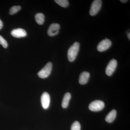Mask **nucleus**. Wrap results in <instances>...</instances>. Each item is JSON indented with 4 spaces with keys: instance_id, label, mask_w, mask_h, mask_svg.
Listing matches in <instances>:
<instances>
[{
    "instance_id": "f257e3e1",
    "label": "nucleus",
    "mask_w": 130,
    "mask_h": 130,
    "mask_svg": "<svg viewBox=\"0 0 130 130\" xmlns=\"http://www.w3.org/2000/svg\"><path fill=\"white\" fill-rule=\"evenodd\" d=\"M79 49V43L76 42L70 47L68 51L67 56L68 60L73 62L76 58Z\"/></svg>"
},
{
    "instance_id": "f03ea898",
    "label": "nucleus",
    "mask_w": 130,
    "mask_h": 130,
    "mask_svg": "<svg viewBox=\"0 0 130 130\" xmlns=\"http://www.w3.org/2000/svg\"><path fill=\"white\" fill-rule=\"evenodd\" d=\"M53 64L51 62H48L38 73V76L42 78H46L50 75L52 71Z\"/></svg>"
},
{
    "instance_id": "7ed1b4c3",
    "label": "nucleus",
    "mask_w": 130,
    "mask_h": 130,
    "mask_svg": "<svg viewBox=\"0 0 130 130\" xmlns=\"http://www.w3.org/2000/svg\"><path fill=\"white\" fill-rule=\"evenodd\" d=\"M105 107L103 102L100 100L94 101L89 105V109L92 111L97 112L101 111Z\"/></svg>"
},
{
    "instance_id": "20e7f679",
    "label": "nucleus",
    "mask_w": 130,
    "mask_h": 130,
    "mask_svg": "<svg viewBox=\"0 0 130 130\" xmlns=\"http://www.w3.org/2000/svg\"><path fill=\"white\" fill-rule=\"evenodd\" d=\"M102 5V1L95 0L93 1L90 10V14L92 16H95L101 9Z\"/></svg>"
},
{
    "instance_id": "39448f33",
    "label": "nucleus",
    "mask_w": 130,
    "mask_h": 130,
    "mask_svg": "<svg viewBox=\"0 0 130 130\" xmlns=\"http://www.w3.org/2000/svg\"><path fill=\"white\" fill-rule=\"evenodd\" d=\"M111 45V41L109 39L106 38L99 43L97 47V49L100 52H103L109 48Z\"/></svg>"
},
{
    "instance_id": "423d86ee",
    "label": "nucleus",
    "mask_w": 130,
    "mask_h": 130,
    "mask_svg": "<svg viewBox=\"0 0 130 130\" xmlns=\"http://www.w3.org/2000/svg\"><path fill=\"white\" fill-rule=\"evenodd\" d=\"M118 63L114 59L111 60L107 66L106 69V73L108 76H111L116 70Z\"/></svg>"
},
{
    "instance_id": "0eeeda50",
    "label": "nucleus",
    "mask_w": 130,
    "mask_h": 130,
    "mask_svg": "<svg viewBox=\"0 0 130 130\" xmlns=\"http://www.w3.org/2000/svg\"><path fill=\"white\" fill-rule=\"evenodd\" d=\"M50 96L48 93L44 92L41 96V102L42 107L44 109H47L49 107L50 104Z\"/></svg>"
},
{
    "instance_id": "6e6552de",
    "label": "nucleus",
    "mask_w": 130,
    "mask_h": 130,
    "mask_svg": "<svg viewBox=\"0 0 130 130\" xmlns=\"http://www.w3.org/2000/svg\"><path fill=\"white\" fill-rule=\"evenodd\" d=\"M60 28V26L59 24L57 23L51 24L50 26L48 29V35L51 37L56 36L59 33Z\"/></svg>"
},
{
    "instance_id": "1a4fd4ad",
    "label": "nucleus",
    "mask_w": 130,
    "mask_h": 130,
    "mask_svg": "<svg viewBox=\"0 0 130 130\" xmlns=\"http://www.w3.org/2000/svg\"><path fill=\"white\" fill-rule=\"evenodd\" d=\"M11 34L12 36L16 38L24 37L27 35L26 31L21 28L14 29L12 31Z\"/></svg>"
},
{
    "instance_id": "9d476101",
    "label": "nucleus",
    "mask_w": 130,
    "mask_h": 130,
    "mask_svg": "<svg viewBox=\"0 0 130 130\" xmlns=\"http://www.w3.org/2000/svg\"><path fill=\"white\" fill-rule=\"evenodd\" d=\"M90 76V74L89 73L87 72H82L79 76V83L81 85L86 84L88 81Z\"/></svg>"
},
{
    "instance_id": "9b49d317",
    "label": "nucleus",
    "mask_w": 130,
    "mask_h": 130,
    "mask_svg": "<svg viewBox=\"0 0 130 130\" xmlns=\"http://www.w3.org/2000/svg\"><path fill=\"white\" fill-rule=\"evenodd\" d=\"M71 97V96L70 93H67L65 94L63 97L61 105L63 108H66L68 106Z\"/></svg>"
},
{
    "instance_id": "f8f14e48",
    "label": "nucleus",
    "mask_w": 130,
    "mask_h": 130,
    "mask_svg": "<svg viewBox=\"0 0 130 130\" xmlns=\"http://www.w3.org/2000/svg\"><path fill=\"white\" fill-rule=\"evenodd\" d=\"M117 112L115 109L112 110L106 117L105 120L107 123H111L115 119L116 116Z\"/></svg>"
},
{
    "instance_id": "ddd939ff",
    "label": "nucleus",
    "mask_w": 130,
    "mask_h": 130,
    "mask_svg": "<svg viewBox=\"0 0 130 130\" xmlns=\"http://www.w3.org/2000/svg\"><path fill=\"white\" fill-rule=\"evenodd\" d=\"M35 20L38 24L42 25L44 21V16L41 13H38L36 14L35 16Z\"/></svg>"
},
{
    "instance_id": "4468645a",
    "label": "nucleus",
    "mask_w": 130,
    "mask_h": 130,
    "mask_svg": "<svg viewBox=\"0 0 130 130\" xmlns=\"http://www.w3.org/2000/svg\"><path fill=\"white\" fill-rule=\"evenodd\" d=\"M54 1L63 7H67L69 6V1L67 0H55Z\"/></svg>"
},
{
    "instance_id": "2eb2a0df",
    "label": "nucleus",
    "mask_w": 130,
    "mask_h": 130,
    "mask_svg": "<svg viewBox=\"0 0 130 130\" xmlns=\"http://www.w3.org/2000/svg\"><path fill=\"white\" fill-rule=\"evenodd\" d=\"M21 9V6H14L9 9V13L11 15H13L16 13Z\"/></svg>"
},
{
    "instance_id": "dca6fc26",
    "label": "nucleus",
    "mask_w": 130,
    "mask_h": 130,
    "mask_svg": "<svg viewBox=\"0 0 130 130\" xmlns=\"http://www.w3.org/2000/svg\"><path fill=\"white\" fill-rule=\"evenodd\" d=\"M71 130H81V125L78 121H76L73 123Z\"/></svg>"
},
{
    "instance_id": "f3484780",
    "label": "nucleus",
    "mask_w": 130,
    "mask_h": 130,
    "mask_svg": "<svg viewBox=\"0 0 130 130\" xmlns=\"http://www.w3.org/2000/svg\"><path fill=\"white\" fill-rule=\"evenodd\" d=\"M0 44H1L3 47L6 48L7 47L8 43L7 41L0 35Z\"/></svg>"
},
{
    "instance_id": "a211bd4d",
    "label": "nucleus",
    "mask_w": 130,
    "mask_h": 130,
    "mask_svg": "<svg viewBox=\"0 0 130 130\" xmlns=\"http://www.w3.org/2000/svg\"><path fill=\"white\" fill-rule=\"evenodd\" d=\"M3 26V23L2 21L0 19V30L2 28Z\"/></svg>"
},
{
    "instance_id": "6ab92c4d",
    "label": "nucleus",
    "mask_w": 130,
    "mask_h": 130,
    "mask_svg": "<svg viewBox=\"0 0 130 130\" xmlns=\"http://www.w3.org/2000/svg\"><path fill=\"white\" fill-rule=\"evenodd\" d=\"M120 2L123 3H125L126 2L128 1V0H120Z\"/></svg>"
},
{
    "instance_id": "aec40b11",
    "label": "nucleus",
    "mask_w": 130,
    "mask_h": 130,
    "mask_svg": "<svg viewBox=\"0 0 130 130\" xmlns=\"http://www.w3.org/2000/svg\"><path fill=\"white\" fill-rule=\"evenodd\" d=\"M128 39H129V40H130V33H128Z\"/></svg>"
}]
</instances>
